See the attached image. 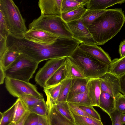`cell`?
<instances>
[{
    "label": "cell",
    "mask_w": 125,
    "mask_h": 125,
    "mask_svg": "<svg viewBox=\"0 0 125 125\" xmlns=\"http://www.w3.org/2000/svg\"><path fill=\"white\" fill-rule=\"evenodd\" d=\"M80 43L73 38L58 37L54 42L43 45L24 38L18 39L10 35L7 41L10 50L25 54L39 63L44 60L70 57Z\"/></svg>",
    "instance_id": "1"
},
{
    "label": "cell",
    "mask_w": 125,
    "mask_h": 125,
    "mask_svg": "<svg viewBox=\"0 0 125 125\" xmlns=\"http://www.w3.org/2000/svg\"><path fill=\"white\" fill-rule=\"evenodd\" d=\"M125 22V16L121 9L106 10L88 29L97 45H103L119 32Z\"/></svg>",
    "instance_id": "2"
},
{
    "label": "cell",
    "mask_w": 125,
    "mask_h": 125,
    "mask_svg": "<svg viewBox=\"0 0 125 125\" xmlns=\"http://www.w3.org/2000/svg\"><path fill=\"white\" fill-rule=\"evenodd\" d=\"M0 9L6 21L10 35L19 39L24 38L28 30L19 10L12 0H0Z\"/></svg>",
    "instance_id": "3"
},
{
    "label": "cell",
    "mask_w": 125,
    "mask_h": 125,
    "mask_svg": "<svg viewBox=\"0 0 125 125\" xmlns=\"http://www.w3.org/2000/svg\"><path fill=\"white\" fill-rule=\"evenodd\" d=\"M79 46L70 57L80 68L87 78H100L108 72V66L82 50Z\"/></svg>",
    "instance_id": "4"
},
{
    "label": "cell",
    "mask_w": 125,
    "mask_h": 125,
    "mask_svg": "<svg viewBox=\"0 0 125 125\" xmlns=\"http://www.w3.org/2000/svg\"><path fill=\"white\" fill-rule=\"evenodd\" d=\"M28 29L42 30L58 37L73 38L67 23L59 16L41 15L29 24Z\"/></svg>",
    "instance_id": "5"
},
{
    "label": "cell",
    "mask_w": 125,
    "mask_h": 125,
    "mask_svg": "<svg viewBox=\"0 0 125 125\" xmlns=\"http://www.w3.org/2000/svg\"><path fill=\"white\" fill-rule=\"evenodd\" d=\"M39 63L29 56L21 53L5 70L6 77L29 82Z\"/></svg>",
    "instance_id": "6"
},
{
    "label": "cell",
    "mask_w": 125,
    "mask_h": 125,
    "mask_svg": "<svg viewBox=\"0 0 125 125\" xmlns=\"http://www.w3.org/2000/svg\"><path fill=\"white\" fill-rule=\"evenodd\" d=\"M5 87L10 94L19 98L22 95H29L36 97L43 98V94L37 90L36 87L29 82L6 77Z\"/></svg>",
    "instance_id": "7"
},
{
    "label": "cell",
    "mask_w": 125,
    "mask_h": 125,
    "mask_svg": "<svg viewBox=\"0 0 125 125\" xmlns=\"http://www.w3.org/2000/svg\"><path fill=\"white\" fill-rule=\"evenodd\" d=\"M66 58L49 60L36 73L35 80L42 87H47L46 83L55 72L65 62Z\"/></svg>",
    "instance_id": "8"
},
{
    "label": "cell",
    "mask_w": 125,
    "mask_h": 125,
    "mask_svg": "<svg viewBox=\"0 0 125 125\" xmlns=\"http://www.w3.org/2000/svg\"><path fill=\"white\" fill-rule=\"evenodd\" d=\"M73 35V38L81 43L96 44L88 29L83 23L81 18L67 23Z\"/></svg>",
    "instance_id": "9"
},
{
    "label": "cell",
    "mask_w": 125,
    "mask_h": 125,
    "mask_svg": "<svg viewBox=\"0 0 125 125\" xmlns=\"http://www.w3.org/2000/svg\"><path fill=\"white\" fill-rule=\"evenodd\" d=\"M58 37L46 31L39 29L28 30L24 34V38L30 41L43 45L54 42Z\"/></svg>",
    "instance_id": "10"
},
{
    "label": "cell",
    "mask_w": 125,
    "mask_h": 125,
    "mask_svg": "<svg viewBox=\"0 0 125 125\" xmlns=\"http://www.w3.org/2000/svg\"><path fill=\"white\" fill-rule=\"evenodd\" d=\"M101 92L107 93L115 98L121 93L119 78L110 73L107 72L101 78Z\"/></svg>",
    "instance_id": "11"
},
{
    "label": "cell",
    "mask_w": 125,
    "mask_h": 125,
    "mask_svg": "<svg viewBox=\"0 0 125 125\" xmlns=\"http://www.w3.org/2000/svg\"><path fill=\"white\" fill-rule=\"evenodd\" d=\"M79 47L82 50L102 63L108 66L111 64L112 60L109 54L97 44L91 45L82 43Z\"/></svg>",
    "instance_id": "12"
},
{
    "label": "cell",
    "mask_w": 125,
    "mask_h": 125,
    "mask_svg": "<svg viewBox=\"0 0 125 125\" xmlns=\"http://www.w3.org/2000/svg\"><path fill=\"white\" fill-rule=\"evenodd\" d=\"M46 103L50 125H76L56 110L52 100L47 99Z\"/></svg>",
    "instance_id": "13"
},
{
    "label": "cell",
    "mask_w": 125,
    "mask_h": 125,
    "mask_svg": "<svg viewBox=\"0 0 125 125\" xmlns=\"http://www.w3.org/2000/svg\"><path fill=\"white\" fill-rule=\"evenodd\" d=\"M62 0H40L38 5L41 15L61 17V9Z\"/></svg>",
    "instance_id": "14"
},
{
    "label": "cell",
    "mask_w": 125,
    "mask_h": 125,
    "mask_svg": "<svg viewBox=\"0 0 125 125\" xmlns=\"http://www.w3.org/2000/svg\"><path fill=\"white\" fill-rule=\"evenodd\" d=\"M101 79L99 78L89 79L88 81L86 93L93 106H99L100 98L101 93Z\"/></svg>",
    "instance_id": "15"
},
{
    "label": "cell",
    "mask_w": 125,
    "mask_h": 125,
    "mask_svg": "<svg viewBox=\"0 0 125 125\" xmlns=\"http://www.w3.org/2000/svg\"><path fill=\"white\" fill-rule=\"evenodd\" d=\"M115 98L109 94L101 92L99 107L109 115L115 110Z\"/></svg>",
    "instance_id": "16"
},
{
    "label": "cell",
    "mask_w": 125,
    "mask_h": 125,
    "mask_svg": "<svg viewBox=\"0 0 125 125\" xmlns=\"http://www.w3.org/2000/svg\"><path fill=\"white\" fill-rule=\"evenodd\" d=\"M125 0H89L86 5L88 10H104L117 4H122Z\"/></svg>",
    "instance_id": "17"
},
{
    "label": "cell",
    "mask_w": 125,
    "mask_h": 125,
    "mask_svg": "<svg viewBox=\"0 0 125 125\" xmlns=\"http://www.w3.org/2000/svg\"><path fill=\"white\" fill-rule=\"evenodd\" d=\"M66 63L67 78H87L80 68L70 57L66 58Z\"/></svg>",
    "instance_id": "18"
},
{
    "label": "cell",
    "mask_w": 125,
    "mask_h": 125,
    "mask_svg": "<svg viewBox=\"0 0 125 125\" xmlns=\"http://www.w3.org/2000/svg\"><path fill=\"white\" fill-rule=\"evenodd\" d=\"M88 80L87 78L72 79L67 101L77 94L86 92Z\"/></svg>",
    "instance_id": "19"
},
{
    "label": "cell",
    "mask_w": 125,
    "mask_h": 125,
    "mask_svg": "<svg viewBox=\"0 0 125 125\" xmlns=\"http://www.w3.org/2000/svg\"><path fill=\"white\" fill-rule=\"evenodd\" d=\"M67 78L65 61L46 82L47 87L57 85Z\"/></svg>",
    "instance_id": "20"
},
{
    "label": "cell",
    "mask_w": 125,
    "mask_h": 125,
    "mask_svg": "<svg viewBox=\"0 0 125 125\" xmlns=\"http://www.w3.org/2000/svg\"><path fill=\"white\" fill-rule=\"evenodd\" d=\"M108 72L119 78L125 73V56L122 58H115L112 60L109 66Z\"/></svg>",
    "instance_id": "21"
},
{
    "label": "cell",
    "mask_w": 125,
    "mask_h": 125,
    "mask_svg": "<svg viewBox=\"0 0 125 125\" xmlns=\"http://www.w3.org/2000/svg\"><path fill=\"white\" fill-rule=\"evenodd\" d=\"M104 10H86L82 17V22L88 28L90 25L105 11Z\"/></svg>",
    "instance_id": "22"
},
{
    "label": "cell",
    "mask_w": 125,
    "mask_h": 125,
    "mask_svg": "<svg viewBox=\"0 0 125 125\" xmlns=\"http://www.w3.org/2000/svg\"><path fill=\"white\" fill-rule=\"evenodd\" d=\"M86 9L84 7L79 8L71 11L61 14V17L66 23L76 20L81 19Z\"/></svg>",
    "instance_id": "23"
},
{
    "label": "cell",
    "mask_w": 125,
    "mask_h": 125,
    "mask_svg": "<svg viewBox=\"0 0 125 125\" xmlns=\"http://www.w3.org/2000/svg\"><path fill=\"white\" fill-rule=\"evenodd\" d=\"M15 108L12 123H16L19 121L26 113L29 111L27 107L21 100L18 98L15 102Z\"/></svg>",
    "instance_id": "24"
},
{
    "label": "cell",
    "mask_w": 125,
    "mask_h": 125,
    "mask_svg": "<svg viewBox=\"0 0 125 125\" xmlns=\"http://www.w3.org/2000/svg\"><path fill=\"white\" fill-rule=\"evenodd\" d=\"M72 79L67 78L61 83V86L58 98L55 103L67 101L70 91Z\"/></svg>",
    "instance_id": "25"
},
{
    "label": "cell",
    "mask_w": 125,
    "mask_h": 125,
    "mask_svg": "<svg viewBox=\"0 0 125 125\" xmlns=\"http://www.w3.org/2000/svg\"><path fill=\"white\" fill-rule=\"evenodd\" d=\"M53 104L55 108L58 112L73 123L75 124L68 102L66 101L57 103L53 102Z\"/></svg>",
    "instance_id": "26"
},
{
    "label": "cell",
    "mask_w": 125,
    "mask_h": 125,
    "mask_svg": "<svg viewBox=\"0 0 125 125\" xmlns=\"http://www.w3.org/2000/svg\"><path fill=\"white\" fill-rule=\"evenodd\" d=\"M67 102L78 106H92L91 100L86 92L77 94L68 100Z\"/></svg>",
    "instance_id": "27"
},
{
    "label": "cell",
    "mask_w": 125,
    "mask_h": 125,
    "mask_svg": "<svg viewBox=\"0 0 125 125\" xmlns=\"http://www.w3.org/2000/svg\"><path fill=\"white\" fill-rule=\"evenodd\" d=\"M71 111L76 125H104L101 121L80 116Z\"/></svg>",
    "instance_id": "28"
},
{
    "label": "cell",
    "mask_w": 125,
    "mask_h": 125,
    "mask_svg": "<svg viewBox=\"0 0 125 125\" xmlns=\"http://www.w3.org/2000/svg\"><path fill=\"white\" fill-rule=\"evenodd\" d=\"M21 53L9 48L5 53L0 66L5 70L16 60Z\"/></svg>",
    "instance_id": "29"
},
{
    "label": "cell",
    "mask_w": 125,
    "mask_h": 125,
    "mask_svg": "<svg viewBox=\"0 0 125 125\" xmlns=\"http://www.w3.org/2000/svg\"><path fill=\"white\" fill-rule=\"evenodd\" d=\"M16 103L15 102L9 109L3 113L0 112V125H10L12 123L14 115Z\"/></svg>",
    "instance_id": "30"
},
{
    "label": "cell",
    "mask_w": 125,
    "mask_h": 125,
    "mask_svg": "<svg viewBox=\"0 0 125 125\" xmlns=\"http://www.w3.org/2000/svg\"><path fill=\"white\" fill-rule=\"evenodd\" d=\"M85 5L79 2L77 0H62L61 12V13L67 12Z\"/></svg>",
    "instance_id": "31"
},
{
    "label": "cell",
    "mask_w": 125,
    "mask_h": 125,
    "mask_svg": "<svg viewBox=\"0 0 125 125\" xmlns=\"http://www.w3.org/2000/svg\"><path fill=\"white\" fill-rule=\"evenodd\" d=\"M61 86V83L55 86L43 88L47 99H49L55 103L59 96Z\"/></svg>",
    "instance_id": "32"
},
{
    "label": "cell",
    "mask_w": 125,
    "mask_h": 125,
    "mask_svg": "<svg viewBox=\"0 0 125 125\" xmlns=\"http://www.w3.org/2000/svg\"><path fill=\"white\" fill-rule=\"evenodd\" d=\"M29 111L39 116H48L47 105L43 98L38 103L30 108Z\"/></svg>",
    "instance_id": "33"
},
{
    "label": "cell",
    "mask_w": 125,
    "mask_h": 125,
    "mask_svg": "<svg viewBox=\"0 0 125 125\" xmlns=\"http://www.w3.org/2000/svg\"><path fill=\"white\" fill-rule=\"evenodd\" d=\"M19 98L23 102L29 111L30 108L38 103L42 99L27 94L21 95Z\"/></svg>",
    "instance_id": "34"
},
{
    "label": "cell",
    "mask_w": 125,
    "mask_h": 125,
    "mask_svg": "<svg viewBox=\"0 0 125 125\" xmlns=\"http://www.w3.org/2000/svg\"><path fill=\"white\" fill-rule=\"evenodd\" d=\"M115 99V109L122 114L125 113V95L119 93Z\"/></svg>",
    "instance_id": "35"
},
{
    "label": "cell",
    "mask_w": 125,
    "mask_h": 125,
    "mask_svg": "<svg viewBox=\"0 0 125 125\" xmlns=\"http://www.w3.org/2000/svg\"><path fill=\"white\" fill-rule=\"evenodd\" d=\"M10 35L9 32L3 13L0 9V35L8 38Z\"/></svg>",
    "instance_id": "36"
},
{
    "label": "cell",
    "mask_w": 125,
    "mask_h": 125,
    "mask_svg": "<svg viewBox=\"0 0 125 125\" xmlns=\"http://www.w3.org/2000/svg\"><path fill=\"white\" fill-rule=\"evenodd\" d=\"M78 107L83 110L94 118L101 121L100 115L92 106H79Z\"/></svg>",
    "instance_id": "37"
},
{
    "label": "cell",
    "mask_w": 125,
    "mask_h": 125,
    "mask_svg": "<svg viewBox=\"0 0 125 125\" xmlns=\"http://www.w3.org/2000/svg\"><path fill=\"white\" fill-rule=\"evenodd\" d=\"M7 38L0 35V63L1 62L5 53L9 49L7 45Z\"/></svg>",
    "instance_id": "38"
},
{
    "label": "cell",
    "mask_w": 125,
    "mask_h": 125,
    "mask_svg": "<svg viewBox=\"0 0 125 125\" xmlns=\"http://www.w3.org/2000/svg\"><path fill=\"white\" fill-rule=\"evenodd\" d=\"M39 119V115L30 112L24 125H37Z\"/></svg>",
    "instance_id": "39"
},
{
    "label": "cell",
    "mask_w": 125,
    "mask_h": 125,
    "mask_svg": "<svg viewBox=\"0 0 125 125\" xmlns=\"http://www.w3.org/2000/svg\"><path fill=\"white\" fill-rule=\"evenodd\" d=\"M122 114L115 110L109 116L112 123V125H123L120 121V116Z\"/></svg>",
    "instance_id": "40"
},
{
    "label": "cell",
    "mask_w": 125,
    "mask_h": 125,
    "mask_svg": "<svg viewBox=\"0 0 125 125\" xmlns=\"http://www.w3.org/2000/svg\"><path fill=\"white\" fill-rule=\"evenodd\" d=\"M121 93L125 95V73L119 78Z\"/></svg>",
    "instance_id": "41"
},
{
    "label": "cell",
    "mask_w": 125,
    "mask_h": 125,
    "mask_svg": "<svg viewBox=\"0 0 125 125\" xmlns=\"http://www.w3.org/2000/svg\"><path fill=\"white\" fill-rule=\"evenodd\" d=\"M119 52L120 58L125 56V40L121 42L119 46Z\"/></svg>",
    "instance_id": "42"
},
{
    "label": "cell",
    "mask_w": 125,
    "mask_h": 125,
    "mask_svg": "<svg viewBox=\"0 0 125 125\" xmlns=\"http://www.w3.org/2000/svg\"><path fill=\"white\" fill-rule=\"evenodd\" d=\"M39 116V121L37 125H50L48 116Z\"/></svg>",
    "instance_id": "43"
},
{
    "label": "cell",
    "mask_w": 125,
    "mask_h": 125,
    "mask_svg": "<svg viewBox=\"0 0 125 125\" xmlns=\"http://www.w3.org/2000/svg\"><path fill=\"white\" fill-rule=\"evenodd\" d=\"M30 113V111H28L19 121L16 123H12L10 125H24L27 118Z\"/></svg>",
    "instance_id": "44"
},
{
    "label": "cell",
    "mask_w": 125,
    "mask_h": 125,
    "mask_svg": "<svg viewBox=\"0 0 125 125\" xmlns=\"http://www.w3.org/2000/svg\"><path fill=\"white\" fill-rule=\"evenodd\" d=\"M6 75L5 70L2 66H0V84H3L5 81Z\"/></svg>",
    "instance_id": "45"
},
{
    "label": "cell",
    "mask_w": 125,
    "mask_h": 125,
    "mask_svg": "<svg viewBox=\"0 0 125 125\" xmlns=\"http://www.w3.org/2000/svg\"><path fill=\"white\" fill-rule=\"evenodd\" d=\"M120 121L123 124H125V114H122L120 116Z\"/></svg>",
    "instance_id": "46"
}]
</instances>
